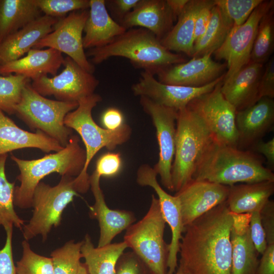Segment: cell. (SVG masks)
<instances>
[{
    "instance_id": "obj_17",
    "label": "cell",
    "mask_w": 274,
    "mask_h": 274,
    "mask_svg": "<svg viewBox=\"0 0 274 274\" xmlns=\"http://www.w3.org/2000/svg\"><path fill=\"white\" fill-rule=\"evenodd\" d=\"M229 187L192 180L175 194L178 198L184 227L226 201Z\"/></svg>"
},
{
    "instance_id": "obj_4",
    "label": "cell",
    "mask_w": 274,
    "mask_h": 274,
    "mask_svg": "<svg viewBox=\"0 0 274 274\" xmlns=\"http://www.w3.org/2000/svg\"><path fill=\"white\" fill-rule=\"evenodd\" d=\"M20 174L17 179L19 186L14 192V204L20 209L31 208L34 190L47 176L57 173L61 176L77 177L83 170L86 152L80 145V138L73 134L66 145L59 151L48 153L36 159H23L11 155Z\"/></svg>"
},
{
    "instance_id": "obj_12",
    "label": "cell",
    "mask_w": 274,
    "mask_h": 274,
    "mask_svg": "<svg viewBox=\"0 0 274 274\" xmlns=\"http://www.w3.org/2000/svg\"><path fill=\"white\" fill-rule=\"evenodd\" d=\"M273 1H263L241 25L232 27L222 45L213 53L218 59L226 62L228 68L223 82L230 80L248 64L258 26L262 16L273 7Z\"/></svg>"
},
{
    "instance_id": "obj_41",
    "label": "cell",
    "mask_w": 274,
    "mask_h": 274,
    "mask_svg": "<svg viewBox=\"0 0 274 274\" xmlns=\"http://www.w3.org/2000/svg\"><path fill=\"white\" fill-rule=\"evenodd\" d=\"M122 166V160L120 153L107 152L98 158L94 170L100 177H113L119 173Z\"/></svg>"
},
{
    "instance_id": "obj_11",
    "label": "cell",
    "mask_w": 274,
    "mask_h": 274,
    "mask_svg": "<svg viewBox=\"0 0 274 274\" xmlns=\"http://www.w3.org/2000/svg\"><path fill=\"white\" fill-rule=\"evenodd\" d=\"M62 72L52 78L41 77L32 81L33 89L43 96H53L57 100L78 102L94 93L99 81L68 56L64 58Z\"/></svg>"
},
{
    "instance_id": "obj_13",
    "label": "cell",
    "mask_w": 274,
    "mask_h": 274,
    "mask_svg": "<svg viewBox=\"0 0 274 274\" xmlns=\"http://www.w3.org/2000/svg\"><path fill=\"white\" fill-rule=\"evenodd\" d=\"M143 109L151 117L156 129L159 159L153 168L162 185L173 191L171 170L174 160L178 111L158 104L145 96L140 97Z\"/></svg>"
},
{
    "instance_id": "obj_48",
    "label": "cell",
    "mask_w": 274,
    "mask_h": 274,
    "mask_svg": "<svg viewBox=\"0 0 274 274\" xmlns=\"http://www.w3.org/2000/svg\"><path fill=\"white\" fill-rule=\"evenodd\" d=\"M252 152H257L264 156L268 168L272 171L274 168V138L267 142L260 140L251 147Z\"/></svg>"
},
{
    "instance_id": "obj_44",
    "label": "cell",
    "mask_w": 274,
    "mask_h": 274,
    "mask_svg": "<svg viewBox=\"0 0 274 274\" xmlns=\"http://www.w3.org/2000/svg\"><path fill=\"white\" fill-rule=\"evenodd\" d=\"M259 97L260 98L274 97V57L267 62L264 72L260 77L258 85Z\"/></svg>"
},
{
    "instance_id": "obj_2",
    "label": "cell",
    "mask_w": 274,
    "mask_h": 274,
    "mask_svg": "<svg viewBox=\"0 0 274 274\" xmlns=\"http://www.w3.org/2000/svg\"><path fill=\"white\" fill-rule=\"evenodd\" d=\"M193 180L230 186L237 183L274 181V174L255 153L215 140L202 155Z\"/></svg>"
},
{
    "instance_id": "obj_52",
    "label": "cell",
    "mask_w": 274,
    "mask_h": 274,
    "mask_svg": "<svg viewBox=\"0 0 274 274\" xmlns=\"http://www.w3.org/2000/svg\"><path fill=\"white\" fill-rule=\"evenodd\" d=\"M77 274H88L84 263H81Z\"/></svg>"
},
{
    "instance_id": "obj_10",
    "label": "cell",
    "mask_w": 274,
    "mask_h": 274,
    "mask_svg": "<svg viewBox=\"0 0 274 274\" xmlns=\"http://www.w3.org/2000/svg\"><path fill=\"white\" fill-rule=\"evenodd\" d=\"M222 84L223 81L210 92L194 98L187 106L201 118L216 142L237 148V111L222 94Z\"/></svg>"
},
{
    "instance_id": "obj_22",
    "label": "cell",
    "mask_w": 274,
    "mask_h": 274,
    "mask_svg": "<svg viewBox=\"0 0 274 274\" xmlns=\"http://www.w3.org/2000/svg\"><path fill=\"white\" fill-rule=\"evenodd\" d=\"M58 20L42 15L7 37L0 43L1 65L22 57L53 30Z\"/></svg>"
},
{
    "instance_id": "obj_36",
    "label": "cell",
    "mask_w": 274,
    "mask_h": 274,
    "mask_svg": "<svg viewBox=\"0 0 274 274\" xmlns=\"http://www.w3.org/2000/svg\"><path fill=\"white\" fill-rule=\"evenodd\" d=\"M30 81L21 75H0V111L9 115L14 114L22 90Z\"/></svg>"
},
{
    "instance_id": "obj_54",
    "label": "cell",
    "mask_w": 274,
    "mask_h": 274,
    "mask_svg": "<svg viewBox=\"0 0 274 274\" xmlns=\"http://www.w3.org/2000/svg\"><path fill=\"white\" fill-rule=\"evenodd\" d=\"M0 65H1V63H0Z\"/></svg>"
},
{
    "instance_id": "obj_50",
    "label": "cell",
    "mask_w": 274,
    "mask_h": 274,
    "mask_svg": "<svg viewBox=\"0 0 274 274\" xmlns=\"http://www.w3.org/2000/svg\"><path fill=\"white\" fill-rule=\"evenodd\" d=\"M140 0H114L111 3L123 17L130 12L138 4Z\"/></svg>"
},
{
    "instance_id": "obj_18",
    "label": "cell",
    "mask_w": 274,
    "mask_h": 274,
    "mask_svg": "<svg viewBox=\"0 0 274 274\" xmlns=\"http://www.w3.org/2000/svg\"><path fill=\"white\" fill-rule=\"evenodd\" d=\"M212 53L193 57L158 72V81L163 84L199 87L211 83L225 73L226 64L213 60Z\"/></svg>"
},
{
    "instance_id": "obj_29",
    "label": "cell",
    "mask_w": 274,
    "mask_h": 274,
    "mask_svg": "<svg viewBox=\"0 0 274 274\" xmlns=\"http://www.w3.org/2000/svg\"><path fill=\"white\" fill-rule=\"evenodd\" d=\"M231 274H257L259 260L250 235V223L232 222Z\"/></svg>"
},
{
    "instance_id": "obj_20",
    "label": "cell",
    "mask_w": 274,
    "mask_h": 274,
    "mask_svg": "<svg viewBox=\"0 0 274 274\" xmlns=\"http://www.w3.org/2000/svg\"><path fill=\"white\" fill-rule=\"evenodd\" d=\"M235 123L238 133L237 148L241 150L250 148L273 127V98L262 97L253 106L237 111Z\"/></svg>"
},
{
    "instance_id": "obj_23",
    "label": "cell",
    "mask_w": 274,
    "mask_h": 274,
    "mask_svg": "<svg viewBox=\"0 0 274 274\" xmlns=\"http://www.w3.org/2000/svg\"><path fill=\"white\" fill-rule=\"evenodd\" d=\"M64 60L62 53L53 48L31 49L25 56L1 65L0 75H18L32 81L48 74L55 76Z\"/></svg>"
},
{
    "instance_id": "obj_15",
    "label": "cell",
    "mask_w": 274,
    "mask_h": 274,
    "mask_svg": "<svg viewBox=\"0 0 274 274\" xmlns=\"http://www.w3.org/2000/svg\"><path fill=\"white\" fill-rule=\"evenodd\" d=\"M157 174L153 167L144 164L136 173V182L141 186H149L157 195L160 208L166 222L172 232V238L168 244L167 274H174L178 267V254L179 245L185 227L183 224L181 206L177 196L167 193L157 180Z\"/></svg>"
},
{
    "instance_id": "obj_8",
    "label": "cell",
    "mask_w": 274,
    "mask_h": 274,
    "mask_svg": "<svg viewBox=\"0 0 274 274\" xmlns=\"http://www.w3.org/2000/svg\"><path fill=\"white\" fill-rule=\"evenodd\" d=\"M75 178L61 176L53 186L42 181L37 185L32 195V216L22 228L25 240L41 235L45 242L52 228L60 225L63 211L80 194Z\"/></svg>"
},
{
    "instance_id": "obj_1",
    "label": "cell",
    "mask_w": 274,
    "mask_h": 274,
    "mask_svg": "<svg viewBox=\"0 0 274 274\" xmlns=\"http://www.w3.org/2000/svg\"><path fill=\"white\" fill-rule=\"evenodd\" d=\"M232 222L225 201L185 226L178 267L186 274H231Z\"/></svg>"
},
{
    "instance_id": "obj_21",
    "label": "cell",
    "mask_w": 274,
    "mask_h": 274,
    "mask_svg": "<svg viewBox=\"0 0 274 274\" xmlns=\"http://www.w3.org/2000/svg\"><path fill=\"white\" fill-rule=\"evenodd\" d=\"M175 19L164 0H140L122 18L126 29L138 26L146 29L161 41L170 30Z\"/></svg>"
},
{
    "instance_id": "obj_27",
    "label": "cell",
    "mask_w": 274,
    "mask_h": 274,
    "mask_svg": "<svg viewBox=\"0 0 274 274\" xmlns=\"http://www.w3.org/2000/svg\"><path fill=\"white\" fill-rule=\"evenodd\" d=\"M226 200L230 212L251 214L259 212L274 193V181H266L229 186Z\"/></svg>"
},
{
    "instance_id": "obj_24",
    "label": "cell",
    "mask_w": 274,
    "mask_h": 274,
    "mask_svg": "<svg viewBox=\"0 0 274 274\" xmlns=\"http://www.w3.org/2000/svg\"><path fill=\"white\" fill-rule=\"evenodd\" d=\"M25 148H36L49 153L59 151L63 147L41 131L32 132L23 129L0 111V155Z\"/></svg>"
},
{
    "instance_id": "obj_45",
    "label": "cell",
    "mask_w": 274,
    "mask_h": 274,
    "mask_svg": "<svg viewBox=\"0 0 274 274\" xmlns=\"http://www.w3.org/2000/svg\"><path fill=\"white\" fill-rule=\"evenodd\" d=\"M260 213L267 244L274 243V201L269 200Z\"/></svg>"
},
{
    "instance_id": "obj_6",
    "label": "cell",
    "mask_w": 274,
    "mask_h": 274,
    "mask_svg": "<svg viewBox=\"0 0 274 274\" xmlns=\"http://www.w3.org/2000/svg\"><path fill=\"white\" fill-rule=\"evenodd\" d=\"M101 100V96L95 93L84 97L78 101V107L64 119L65 125L79 134L85 146V164L82 172L75 177V181L86 192L90 188L88 168L95 154L104 148L114 150L127 142L131 134V128L126 123L120 129L113 131L101 127L95 123L92 111Z\"/></svg>"
},
{
    "instance_id": "obj_42",
    "label": "cell",
    "mask_w": 274,
    "mask_h": 274,
    "mask_svg": "<svg viewBox=\"0 0 274 274\" xmlns=\"http://www.w3.org/2000/svg\"><path fill=\"white\" fill-rule=\"evenodd\" d=\"M13 227L12 224L4 227L6 238L3 248L0 250V274H16L12 250Z\"/></svg>"
},
{
    "instance_id": "obj_9",
    "label": "cell",
    "mask_w": 274,
    "mask_h": 274,
    "mask_svg": "<svg viewBox=\"0 0 274 274\" xmlns=\"http://www.w3.org/2000/svg\"><path fill=\"white\" fill-rule=\"evenodd\" d=\"M166 222L158 200L152 195L145 215L126 229L123 241L147 265L152 274H167L168 244L164 240Z\"/></svg>"
},
{
    "instance_id": "obj_5",
    "label": "cell",
    "mask_w": 274,
    "mask_h": 274,
    "mask_svg": "<svg viewBox=\"0 0 274 274\" xmlns=\"http://www.w3.org/2000/svg\"><path fill=\"white\" fill-rule=\"evenodd\" d=\"M214 141L205 123L194 111L187 106L178 111L171 170L173 191H179L193 180L202 155Z\"/></svg>"
},
{
    "instance_id": "obj_35",
    "label": "cell",
    "mask_w": 274,
    "mask_h": 274,
    "mask_svg": "<svg viewBox=\"0 0 274 274\" xmlns=\"http://www.w3.org/2000/svg\"><path fill=\"white\" fill-rule=\"evenodd\" d=\"M82 241L70 240L50 254L54 274H77L82 258Z\"/></svg>"
},
{
    "instance_id": "obj_7",
    "label": "cell",
    "mask_w": 274,
    "mask_h": 274,
    "mask_svg": "<svg viewBox=\"0 0 274 274\" xmlns=\"http://www.w3.org/2000/svg\"><path fill=\"white\" fill-rule=\"evenodd\" d=\"M78 102L53 100L42 96L30 83L23 88L14 114L31 130L41 131L64 147L73 130L64 124L65 116L76 109Z\"/></svg>"
},
{
    "instance_id": "obj_40",
    "label": "cell",
    "mask_w": 274,
    "mask_h": 274,
    "mask_svg": "<svg viewBox=\"0 0 274 274\" xmlns=\"http://www.w3.org/2000/svg\"><path fill=\"white\" fill-rule=\"evenodd\" d=\"M115 274H152L144 261L133 251L124 252L119 257Z\"/></svg>"
},
{
    "instance_id": "obj_34",
    "label": "cell",
    "mask_w": 274,
    "mask_h": 274,
    "mask_svg": "<svg viewBox=\"0 0 274 274\" xmlns=\"http://www.w3.org/2000/svg\"><path fill=\"white\" fill-rule=\"evenodd\" d=\"M274 47V11L270 9L261 18L258 26L250 61L262 63L268 59Z\"/></svg>"
},
{
    "instance_id": "obj_30",
    "label": "cell",
    "mask_w": 274,
    "mask_h": 274,
    "mask_svg": "<svg viewBox=\"0 0 274 274\" xmlns=\"http://www.w3.org/2000/svg\"><path fill=\"white\" fill-rule=\"evenodd\" d=\"M126 248L124 241L95 247L90 235L86 234L81 253L88 274H115L117 261Z\"/></svg>"
},
{
    "instance_id": "obj_31",
    "label": "cell",
    "mask_w": 274,
    "mask_h": 274,
    "mask_svg": "<svg viewBox=\"0 0 274 274\" xmlns=\"http://www.w3.org/2000/svg\"><path fill=\"white\" fill-rule=\"evenodd\" d=\"M41 13L36 0H0V43Z\"/></svg>"
},
{
    "instance_id": "obj_53",
    "label": "cell",
    "mask_w": 274,
    "mask_h": 274,
    "mask_svg": "<svg viewBox=\"0 0 274 274\" xmlns=\"http://www.w3.org/2000/svg\"><path fill=\"white\" fill-rule=\"evenodd\" d=\"M174 274H186V273L184 272L183 270H182L181 269L177 267V270L176 272L174 273Z\"/></svg>"
},
{
    "instance_id": "obj_37",
    "label": "cell",
    "mask_w": 274,
    "mask_h": 274,
    "mask_svg": "<svg viewBox=\"0 0 274 274\" xmlns=\"http://www.w3.org/2000/svg\"><path fill=\"white\" fill-rule=\"evenodd\" d=\"M21 245L22 256L16 262V274H54L51 257L35 253L28 241L24 239Z\"/></svg>"
},
{
    "instance_id": "obj_46",
    "label": "cell",
    "mask_w": 274,
    "mask_h": 274,
    "mask_svg": "<svg viewBox=\"0 0 274 274\" xmlns=\"http://www.w3.org/2000/svg\"><path fill=\"white\" fill-rule=\"evenodd\" d=\"M214 1L208 0L207 3L200 9L195 20L194 31V44L204 33L210 21Z\"/></svg>"
},
{
    "instance_id": "obj_33",
    "label": "cell",
    "mask_w": 274,
    "mask_h": 274,
    "mask_svg": "<svg viewBox=\"0 0 274 274\" xmlns=\"http://www.w3.org/2000/svg\"><path fill=\"white\" fill-rule=\"evenodd\" d=\"M7 157L8 154L0 155V227L12 224L22 230L24 221L17 215L14 209L15 182L9 181L5 172Z\"/></svg>"
},
{
    "instance_id": "obj_38",
    "label": "cell",
    "mask_w": 274,
    "mask_h": 274,
    "mask_svg": "<svg viewBox=\"0 0 274 274\" xmlns=\"http://www.w3.org/2000/svg\"><path fill=\"white\" fill-rule=\"evenodd\" d=\"M218 6L233 22L232 27H238L247 20L254 10L263 0H214Z\"/></svg>"
},
{
    "instance_id": "obj_47",
    "label": "cell",
    "mask_w": 274,
    "mask_h": 274,
    "mask_svg": "<svg viewBox=\"0 0 274 274\" xmlns=\"http://www.w3.org/2000/svg\"><path fill=\"white\" fill-rule=\"evenodd\" d=\"M101 122L105 129L117 130L125 124L122 113L115 108H110L105 110L101 117Z\"/></svg>"
},
{
    "instance_id": "obj_3",
    "label": "cell",
    "mask_w": 274,
    "mask_h": 274,
    "mask_svg": "<svg viewBox=\"0 0 274 274\" xmlns=\"http://www.w3.org/2000/svg\"><path fill=\"white\" fill-rule=\"evenodd\" d=\"M87 55L91 57L94 64L111 57H124L134 66L153 75L187 61L184 56L167 49L151 31L141 27L126 30L108 44L89 49Z\"/></svg>"
},
{
    "instance_id": "obj_51",
    "label": "cell",
    "mask_w": 274,
    "mask_h": 274,
    "mask_svg": "<svg viewBox=\"0 0 274 274\" xmlns=\"http://www.w3.org/2000/svg\"><path fill=\"white\" fill-rule=\"evenodd\" d=\"M189 0H166V3L175 19L178 17L184 10Z\"/></svg>"
},
{
    "instance_id": "obj_39",
    "label": "cell",
    "mask_w": 274,
    "mask_h": 274,
    "mask_svg": "<svg viewBox=\"0 0 274 274\" xmlns=\"http://www.w3.org/2000/svg\"><path fill=\"white\" fill-rule=\"evenodd\" d=\"M90 0H36L44 15L56 18L65 16L68 12L87 10Z\"/></svg>"
},
{
    "instance_id": "obj_14",
    "label": "cell",
    "mask_w": 274,
    "mask_h": 274,
    "mask_svg": "<svg viewBox=\"0 0 274 274\" xmlns=\"http://www.w3.org/2000/svg\"><path fill=\"white\" fill-rule=\"evenodd\" d=\"M89 11H74L59 18L53 30L38 42L32 49L44 47L64 53L87 72L93 73V65L87 59L84 52L82 33Z\"/></svg>"
},
{
    "instance_id": "obj_43",
    "label": "cell",
    "mask_w": 274,
    "mask_h": 274,
    "mask_svg": "<svg viewBox=\"0 0 274 274\" xmlns=\"http://www.w3.org/2000/svg\"><path fill=\"white\" fill-rule=\"evenodd\" d=\"M250 232L251 239L257 251L262 255L266 249L267 242L259 212L251 213Z\"/></svg>"
},
{
    "instance_id": "obj_28",
    "label": "cell",
    "mask_w": 274,
    "mask_h": 274,
    "mask_svg": "<svg viewBox=\"0 0 274 274\" xmlns=\"http://www.w3.org/2000/svg\"><path fill=\"white\" fill-rule=\"evenodd\" d=\"M208 0H189L177 18L176 24L160 41L170 51L183 52L192 57L194 46V31L196 17Z\"/></svg>"
},
{
    "instance_id": "obj_49",
    "label": "cell",
    "mask_w": 274,
    "mask_h": 274,
    "mask_svg": "<svg viewBox=\"0 0 274 274\" xmlns=\"http://www.w3.org/2000/svg\"><path fill=\"white\" fill-rule=\"evenodd\" d=\"M257 274H274V243L267 244L259 260Z\"/></svg>"
},
{
    "instance_id": "obj_32",
    "label": "cell",
    "mask_w": 274,
    "mask_h": 274,
    "mask_svg": "<svg viewBox=\"0 0 274 274\" xmlns=\"http://www.w3.org/2000/svg\"><path fill=\"white\" fill-rule=\"evenodd\" d=\"M232 26L233 22L218 6L214 5L206 31L194 44L192 57L213 54L224 43Z\"/></svg>"
},
{
    "instance_id": "obj_16",
    "label": "cell",
    "mask_w": 274,
    "mask_h": 274,
    "mask_svg": "<svg viewBox=\"0 0 274 274\" xmlns=\"http://www.w3.org/2000/svg\"><path fill=\"white\" fill-rule=\"evenodd\" d=\"M225 74L211 83L199 87L168 85L156 80L152 74L144 71L131 89L135 95L145 96L160 105L177 111L184 108L194 98L211 91Z\"/></svg>"
},
{
    "instance_id": "obj_25",
    "label": "cell",
    "mask_w": 274,
    "mask_h": 274,
    "mask_svg": "<svg viewBox=\"0 0 274 274\" xmlns=\"http://www.w3.org/2000/svg\"><path fill=\"white\" fill-rule=\"evenodd\" d=\"M263 65L250 61L230 80L223 82L221 92L236 111L247 109L260 99L258 85Z\"/></svg>"
},
{
    "instance_id": "obj_19",
    "label": "cell",
    "mask_w": 274,
    "mask_h": 274,
    "mask_svg": "<svg viewBox=\"0 0 274 274\" xmlns=\"http://www.w3.org/2000/svg\"><path fill=\"white\" fill-rule=\"evenodd\" d=\"M100 177L94 170L90 176V188L94 203L89 206V215L95 219L99 227V237L97 247L112 243L114 237L134 223L136 218L133 212L125 210H114L107 204L100 186Z\"/></svg>"
},
{
    "instance_id": "obj_26",
    "label": "cell",
    "mask_w": 274,
    "mask_h": 274,
    "mask_svg": "<svg viewBox=\"0 0 274 274\" xmlns=\"http://www.w3.org/2000/svg\"><path fill=\"white\" fill-rule=\"evenodd\" d=\"M126 29L109 14L104 0H90L88 17L84 28V49L104 46L123 33Z\"/></svg>"
}]
</instances>
